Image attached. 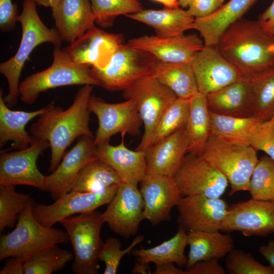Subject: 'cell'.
<instances>
[{"label":"cell","mask_w":274,"mask_h":274,"mask_svg":"<svg viewBox=\"0 0 274 274\" xmlns=\"http://www.w3.org/2000/svg\"><path fill=\"white\" fill-rule=\"evenodd\" d=\"M33 200L18 216L15 228L0 238V261L11 257L24 261L58 244L70 241L67 233L39 223L32 213Z\"/></svg>","instance_id":"277c9868"},{"label":"cell","mask_w":274,"mask_h":274,"mask_svg":"<svg viewBox=\"0 0 274 274\" xmlns=\"http://www.w3.org/2000/svg\"><path fill=\"white\" fill-rule=\"evenodd\" d=\"M260 253L269 263V265L274 268V240L270 241L266 245L259 247Z\"/></svg>","instance_id":"f907efd6"},{"label":"cell","mask_w":274,"mask_h":274,"mask_svg":"<svg viewBox=\"0 0 274 274\" xmlns=\"http://www.w3.org/2000/svg\"><path fill=\"white\" fill-rule=\"evenodd\" d=\"M50 147L46 140L34 137L27 148L15 152L1 151L0 185H24L45 191L46 176L37 165L39 156Z\"/></svg>","instance_id":"7c38bea8"},{"label":"cell","mask_w":274,"mask_h":274,"mask_svg":"<svg viewBox=\"0 0 274 274\" xmlns=\"http://www.w3.org/2000/svg\"><path fill=\"white\" fill-rule=\"evenodd\" d=\"M253 116L262 121L274 115V66L251 77Z\"/></svg>","instance_id":"e575fe53"},{"label":"cell","mask_w":274,"mask_h":274,"mask_svg":"<svg viewBox=\"0 0 274 274\" xmlns=\"http://www.w3.org/2000/svg\"><path fill=\"white\" fill-rule=\"evenodd\" d=\"M209 111L236 117L253 116L251 77L244 76L235 82L207 95Z\"/></svg>","instance_id":"cb8c5ba5"},{"label":"cell","mask_w":274,"mask_h":274,"mask_svg":"<svg viewBox=\"0 0 274 274\" xmlns=\"http://www.w3.org/2000/svg\"><path fill=\"white\" fill-rule=\"evenodd\" d=\"M229 207L220 197L200 195L182 197L176 206L179 227L186 232L220 231Z\"/></svg>","instance_id":"2e32d148"},{"label":"cell","mask_w":274,"mask_h":274,"mask_svg":"<svg viewBox=\"0 0 274 274\" xmlns=\"http://www.w3.org/2000/svg\"><path fill=\"white\" fill-rule=\"evenodd\" d=\"M17 6L12 0H0V28L2 31L13 30L17 21Z\"/></svg>","instance_id":"f6af8a7d"},{"label":"cell","mask_w":274,"mask_h":274,"mask_svg":"<svg viewBox=\"0 0 274 274\" xmlns=\"http://www.w3.org/2000/svg\"><path fill=\"white\" fill-rule=\"evenodd\" d=\"M249 145L256 151L264 152L274 161V126L269 121L262 123Z\"/></svg>","instance_id":"7bdbcfd3"},{"label":"cell","mask_w":274,"mask_h":274,"mask_svg":"<svg viewBox=\"0 0 274 274\" xmlns=\"http://www.w3.org/2000/svg\"><path fill=\"white\" fill-rule=\"evenodd\" d=\"M119 185L98 192L71 191L61 195L49 205L37 203L33 201V216L43 226L52 227L71 215L91 212L102 205L108 204L116 194Z\"/></svg>","instance_id":"4fadbf2b"},{"label":"cell","mask_w":274,"mask_h":274,"mask_svg":"<svg viewBox=\"0 0 274 274\" xmlns=\"http://www.w3.org/2000/svg\"><path fill=\"white\" fill-rule=\"evenodd\" d=\"M258 21L266 31L274 36V0L259 16Z\"/></svg>","instance_id":"7dc6e473"},{"label":"cell","mask_w":274,"mask_h":274,"mask_svg":"<svg viewBox=\"0 0 274 274\" xmlns=\"http://www.w3.org/2000/svg\"><path fill=\"white\" fill-rule=\"evenodd\" d=\"M249 192L251 198L274 200V161L268 156L260 158L252 174Z\"/></svg>","instance_id":"ab89813d"},{"label":"cell","mask_w":274,"mask_h":274,"mask_svg":"<svg viewBox=\"0 0 274 274\" xmlns=\"http://www.w3.org/2000/svg\"><path fill=\"white\" fill-rule=\"evenodd\" d=\"M14 186L0 185V231L13 227L18 215L32 199L27 194L17 192Z\"/></svg>","instance_id":"f35d334b"},{"label":"cell","mask_w":274,"mask_h":274,"mask_svg":"<svg viewBox=\"0 0 274 274\" xmlns=\"http://www.w3.org/2000/svg\"><path fill=\"white\" fill-rule=\"evenodd\" d=\"M201 155L226 177L231 186L229 196L238 191H249L250 179L259 160L252 146L211 135Z\"/></svg>","instance_id":"8992f818"},{"label":"cell","mask_w":274,"mask_h":274,"mask_svg":"<svg viewBox=\"0 0 274 274\" xmlns=\"http://www.w3.org/2000/svg\"><path fill=\"white\" fill-rule=\"evenodd\" d=\"M216 46L244 76L252 77L274 66V36L258 20L240 19L225 30Z\"/></svg>","instance_id":"7a4b0ae2"},{"label":"cell","mask_w":274,"mask_h":274,"mask_svg":"<svg viewBox=\"0 0 274 274\" xmlns=\"http://www.w3.org/2000/svg\"><path fill=\"white\" fill-rule=\"evenodd\" d=\"M53 60L47 68L26 77L19 84L21 100L32 105L43 92L58 87L76 85L100 86L90 66L71 60L60 48L54 46Z\"/></svg>","instance_id":"5b68a950"},{"label":"cell","mask_w":274,"mask_h":274,"mask_svg":"<svg viewBox=\"0 0 274 274\" xmlns=\"http://www.w3.org/2000/svg\"><path fill=\"white\" fill-rule=\"evenodd\" d=\"M224 0H193L187 11L195 19L208 17L220 8Z\"/></svg>","instance_id":"ee69618b"},{"label":"cell","mask_w":274,"mask_h":274,"mask_svg":"<svg viewBox=\"0 0 274 274\" xmlns=\"http://www.w3.org/2000/svg\"><path fill=\"white\" fill-rule=\"evenodd\" d=\"M127 44L149 53L158 60L164 62L190 61L204 47L203 40L196 34L167 38L145 35L130 39Z\"/></svg>","instance_id":"44dd1931"},{"label":"cell","mask_w":274,"mask_h":274,"mask_svg":"<svg viewBox=\"0 0 274 274\" xmlns=\"http://www.w3.org/2000/svg\"><path fill=\"white\" fill-rule=\"evenodd\" d=\"M6 260L5 264L0 271V274H23L24 261L22 259L11 257Z\"/></svg>","instance_id":"c3c4849f"},{"label":"cell","mask_w":274,"mask_h":274,"mask_svg":"<svg viewBox=\"0 0 274 274\" xmlns=\"http://www.w3.org/2000/svg\"><path fill=\"white\" fill-rule=\"evenodd\" d=\"M94 22L104 28L112 26L119 15L131 14L142 10L138 0H90Z\"/></svg>","instance_id":"74e56055"},{"label":"cell","mask_w":274,"mask_h":274,"mask_svg":"<svg viewBox=\"0 0 274 274\" xmlns=\"http://www.w3.org/2000/svg\"><path fill=\"white\" fill-rule=\"evenodd\" d=\"M94 86L83 85L75 95L72 105L64 110L54 101L30 127V134L46 140L51 148L49 172H53L61 161L66 149L82 136L94 138L89 127L90 111L88 104Z\"/></svg>","instance_id":"6da1fadb"},{"label":"cell","mask_w":274,"mask_h":274,"mask_svg":"<svg viewBox=\"0 0 274 274\" xmlns=\"http://www.w3.org/2000/svg\"><path fill=\"white\" fill-rule=\"evenodd\" d=\"M35 3L41 6L50 8L51 10H55L61 0H32Z\"/></svg>","instance_id":"f5cc1de1"},{"label":"cell","mask_w":274,"mask_h":274,"mask_svg":"<svg viewBox=\"0 0 274 274\" xmlns=\"http://www.w3.org/2000/svg\"><path fill=\"white\" fill-rule=\"evenodd\" d=\"M152 75L177 97L190 99L199 92L190 61L164 62L157 60Z\"/></svg>","instance_id":"4dcf8cb0"},{"label":"cell","mask_w":274,"mask_h":274,"mask_svg":"<svg viewBox=\"0 0 274 274\" xmlns=\"http://www.w3.org/2000/svg\"><path fill=\"white\" fill-rule=\"evenodd\" d=\"M126 16L147 24L155 30L156 36L167 38L179 36L192 28L195 18L187 10L178 7L161 10L143 9Z\"/></svg>","instance_id":"4316f807"},{"label":"cell","mask_w":274,"mask_h":274,"mask_svg":"<svg viewBox=\"0 0 274 274\" xmlns=\"http://www.w3.org/2000/svg\"><path fill=\"white\" fill-rule=\"evenodd\" d=\"M211 133L225 141L250 145V142L262 121L251 116L236 117L210 111Z\"/></svg>","instance_id":"1f68e13d"},{"label":"cell","mask_w":274,"mask_h":274,"mask_svg":"<svg viewBox=\"0 0 274 274\" xmlns=\"http://www.w3.org/2000/svg\"><path fill=\"white\" fill-rule=\"evenodd\" d=\"M154 274H185V270L175 266L172 262L164 263L155 265Z\"/></svg>","instance_id":"681fc988"},{"label":"cell","mask_w":274,"mask_h":274,"mask_svg":"<svg viewBox=\"0 0 274 274\" xmlns=\"http://www.w3.org/2000/svg\"><path fill=\"white\" fill-rule=\"evenodd\" d=\"M144 239L143 235L136 236L130 245L125 249H121L120 241L116 237H109L102 242L98 258L105 264L104 274H115L122 258L131 252L136 245Z\"/></svg>","instance_id":"b9f144b4"},{"label":"cell","mask_w":274,"mask_h":274,"mask_svg":"<svg viewBox=\"0 0 274 274\" xmlns=\"http://www.w3.org/2000/svg\"><path fill=\"white\" fill-rule=\"evenodd\" d=\"M182 197L219 198L228 186L226 177L201 155L189 153L173 178Z\"/></svg>","instance_id":"30bf717a"},{"label":"cell","mask_w":274,"mask_h":274,"mask_svg":"<svg viewBox=\"0 0 274 274\" xmlns=\"http://www.w3.org/2000/svg\"><path fill=\"white\" fill-rule=\"evenodd\" d=\"M121 182L115 170L97 158L87 163L80 170L71 191L98 192Z\"/></svg>","instance_id":"836d02e7"},{"label":"cell","mask_w":274,"mask_h":274,"mask_svg":"<svg viewBox=\"0 0 274 274\" xmlns=\"http://www.w3.org/2000/svg\"><path fill=\"white\" fill-rule=\"evenodd\" d=\"M199 92L206 96L236 81L244 75L218 50L204 46L190 61Z\"/></svg>","instance_id":"e0dca14e"},{"label":"cell","mask_w":274,"mask_h":274,"mask_svg":"<svg viewBox=\"0 0 274 274\" xmlns=\"http://www.w3.org/2000/svg\"><path fill=\"white\" fill-rule=\"evenodd\" d=\"M144 208L138 185L121 182L101 217L113 232L128 238L137 233L144 220Z\"/></svg>","instance_id":"9a60e30c"},{"label":"cell","mask_w":274,"mask_h":274,"mask_svg":"<svg viewBox=\"0 0 274 274\" xmlns=\"http://www.w3.org/2000/svg\"><path fill=\"white\" fill-rule=\"evenodd\" d=\"M189 251L185 268L199 261L225 257L234 248V241L229 233L220 230L187 232Z\"/></svg>","instance_id":"83f0119b"},{"label":"cell","mask_w":274,"mask_h":274,"mask_svg":"<svg viewBox=\"0 0 274 274\" xmlns=\"http://www.w3.org/2000/svg\"><path fill=\"white\" fill-rule=\"evenodd\" d=\"M185 274H225L226 269L219 263L216 258L203 260L196 263L189 268H186Z\"/></svg>","instance_id":"bcb514c9"},{"label":"cell","mask_w":274,"mask_h":274,"mask_svg":"<svg viewBox=\"0 0 274 274\" xmlns=\"http://www.w3.org/2000/svg\"><path fill=\"white\" fill-rule=\"evenodd\" d=\"M74 258L70 251L55 245L26 260L24 274H51L62 270Z\"/></svg>","instance_id":"d590c367"},{"label":"cell","mask_w":274,"mask_h":274,"mask_svg":"<svg viewBox=\"0 0 274 274\" xmlns=\"http://www.w3.org/2000/svg\"><path fill=\"white\" fill-rule=\"evenodd\" d=\"M190 99L177 97L165 110L153 130L151 145L184 126L188 119Z\"/></svg>","instance_id":"8d00e7d4"},{"label":"cell","mask_w":274,"mask_h":274,"mask_svg":"<svg viewBox=\"0 0 274 274\" xmlns=\"http://www.w3.org/2000/svg\"><path fill=\"white\" fill-rule=\"evenodd\" d=\"M47 106L32 112L13 111L9 109L0 91V147L8 141H13V147L24 149L29 147L34 137L25 130L27 124L33 118L44 113Z\"/></svg>","instance_id":"f1b7e54d"},{"label":"cell","mask_w":274,"mask_h":274,"mask_svg":"<svg viewBox=\"0 0 274 274\" xmlns=\"http://www.w3.org/2000/svg\"><path fill=\"white\" fill-rule=\"evenodd\" d=\"M67 233L74 251L72 270L76 274H97L98 256L102 241L101 213L95 211L59 221Z\"/></svg>","instance_id":"52a82bcc"},{"label":"cell","mask_w":274,"mask_h":274,"mask_svg":"<svg viewBox=\"0 0 274 274\" xmlns=\"http://www.w3.org/2000/svg\"><path fill=\"white\" fill-rule=\"evenodd\" d=\"M187 245V232L179 227L173 237L159 245L148 249H133L131 253L140 262L153 263L155 265L172 262L180 267H185L187 257L184 252Z\"/></svg>","instance_id":"d6a6232c"},{"label":"cell","mask_w":274,"mask_h":274,"mask_svg":"<svg viewBox=\"0 0 274 274\" xmlns=\"http://www.w3.org/2000/svg\"><path fill=\"white\" fill-rule=\"evenodd\" d=\"M94 138L82 136L75 145L64 154L52 173L45 177V191L57 199L71 191L80 170L89 162L97 159Z\"/></svg>","instance_id":"d6986e66"},{"label":"cell","mask_w":274,"mask_h":274,"mask_svg":"<svg viewBox=\"0 0 274 274\" xmlns=\"http://www.w3.org/2000/svg\"><path fill=\"white\" fill-rule=\"evenodd\" d=\"M119 103H108L100 97L91 95L88 107L90 112L97 117L98 128L94 136L96 146L118 133L138 135L143 125L134 102L126 99Z\"/></svg>","instance_id":"8fae6325"},{"label":"cell","mask_w":274,"mask_h":274,"mask_svg":"<svg viewBox=\"0 0 274 274\" xmlns=\"http://www.w3.org/2000/svg\"><path fill=\"white\" fill-rule=\"evenodd\" d=\"M157 59L149 53L123 44L103 68L91 67L100 86L111 91H124L142 78L152 75Z\"/></svg>","instance_id":"ba28073f"},{"label":"cell","mask_w":274,"mask_h":274,"mask_svg":"<svg viewBox=\"0 0 274 274\" xmlns=\"http://www.w3.org/2000/svg\"><path fill=\"white\" fill-rule=\"evenodd\" d=\"M162 4L166 8H176L179 6L178 0H152Z\"/></svg>","instance_id":"db71d44e"},{"label":"cell","mask_w":274,"mask_h":274,"mask_svg":"<svg viewBox=\"0 0 274 274\" xmlns=\"http://www.w3.org/2000/svg\"><path fill=\"white\" fill-rule=\"evenodd\" d=\"M52 13L55 29L70 44L94 25L90 0H61Z\"/></svg>","instance_id":"d4e9b609"},{"label":"cell","mask_w":274,"mask_h":274,"mask_svg":"<svg viewBox=\"0 0 274 274\" xmlns=\"http://www.w3.org/2000/svg\"><path fill=\"white\" fill-rule=\"evenodd\" d=\"M122 133L121 143L116 146L107 141L96 145L95 155L111 167L120 177L121 182L138 185L146 175V152L127 148Z\"/></svg>","instance_id":"7402d4cb"},{"label":"cell","mask_w":274,"mask_h":274,"mask_svg":"<svg viewBox=\"0 0 274 274\" xmlns=\"http://www.w3.org/2000/svg\"><path fill=\"white\" fill-rule=\"evenodd\" d=\"M123 96L133 101L141 117L144 133L136 149L146 151L150 146L152 135L160 117L177 96L152 75L142 78L123 91Z\"/></svg>","instance_id":"9c48e42d"},{"label":"cell","mask_w":274,"mask_h":274,"mask_svg":"<svg viewBox=\"0 0 274 274\" xmlns=\"http://www.w3.org/2000/svg\"><path fill=\"white\" fill-rule=\"evenodd\" d=\"M190 154L201 155L211 135L207 96L198 92L190 99L189 115L184 125Z\"/></svg>","instance_id":"f546056e"},{"label":"cell","mask_w":274,"mask_h":274,"mask_svg":"<svg viewBox=\"0 0 274 274\" xmlns=\"http://www.w3.org/2000/svg\"><path fill=\"white\" fill-rule=\"evenodd\" d=\"M188 151L184 126L150 146L146 152V174L174 178Z\"/></svg>","instance_id":"603a6c76"},{"label":"cell","mask_w":274,"mask_h":274,"mask_svg":"<svg viewBox=\"0 0 274 274\" xmlns=\"http://www.w3.org/2000/svg\"><path fill=\"white\" fill-rule=\"evenodd\" d=\"M220 231H238L245 236L274 232V200L250 199L229 207Z\"/></svg>","instance_id":"5bb4252c"},{"label":"cell","mask_w":274,"mask_h":274,"mask_svg":"<svg viewBox=\"0 0 274 274\" xmlns=\"http://www.w3.org/2000/svg\"><path fill=\"white\" fill-rule=\"evenodd\" d=\"M271 123L274 126V115L273 116V117L271 118V119L269 120Z\"/></svg>","instance_id":"9f6ffc18"},{"label":"cell","mask_w":274,"mask_h":274,"mask_svg":"<svg viewBox=\"0 0 274 274\" xmlns=\"http://www.w3.org/2000/svg\"><path fill=\"white\" fill-rule=\"evenodd\" d=\"M149 264L136 261L132 268V272L134 274L152 273Z\"/></svg>","instance_id":"816d5d0a"},{"label":"cell","mask_w":274,"mask_h":274,"mask_svg":"<svg viewBox=\"0 0 274 274\" xmlns=\"http://www.w3.org/2000/svg\"><path fill=\"white\" fill-rule=\"evenodd\" d=\"M123 44L121 34L106 32L94 25L62 49L76 63L103 68L115 51Z\"/></svg>","instance_id":"ac0fdd59"},{"label":"cell","mask_w":274,"mask_h":274,"mask_svg":"<svg viewBox=\"0 0 274 274\" xmlns=\"http://www.w3.org/2000/svg\"><path fill=\"white\" fill-rule=\"evenodd\" d=\"M257 0H229L211 15L195 19L192 28L202 38L204 46H216L222 34L242 18Z\"/></svg>","instance_id":"484cf974"},{"label":"cell","mask_w":274,"mask_h":274,"mask_svg":"<svg viewBox=\"0 0 274 274\" xmlns=\"http://www.w3.org/2000/svg\"><path fill=\"white\" fill-rule=\"evenodd\" d=\"M193 0H178L179 6L182 8H188Z\"/></svg>","instance_id":"11a10c76"},{"label":"cell","mask_w":274,"mask_h":274,"mask_svg":"<svg viewBox=\"0 0 274 274\" xmlns=\"http://www.w3.org/2000/svg\"><path fill=\"white\" fill-rule=\"evenodd\" d=\"M22 36L19 48L11 58L0 64V72L6 78L9 92L4 100L9 107H14L19 97V80L26 61L33 49L41 44L61 45L62 40L55 28H48L41 19L32 0H23L22 10L17 18Z\"/></svg>","instance_id":"3957f363"},{"label":"cell","mask_w":274,"mask_h":274,"mask_svg":"<svg viewBox=\"0 0 274 274\" xmlns=\"http://www.w3.org/2000/svg\"><path fill=\"white\" fill-rule=\"evenodd\" d=\"M225 269L229 274H274L270 265H263L250 252L234 248L226 256Z\"/></svg>","instance_id":"60d3db41"},{"label":"cell","mask_w":274,"mask_h":274,"mask_svg":"<svg viewBox=\"0 0 274 274\" xmlns=\"http://www.w3.org/2000/svg\"><path fill=\"white\" fill-rule=\"evenodd\" d=\"M144 203L143 218L152 225L170 219L172 209L182 197L173 178L146 174L140 182Z\"/></svg>","instance_id":"ffe728a7"}]
</instances>
